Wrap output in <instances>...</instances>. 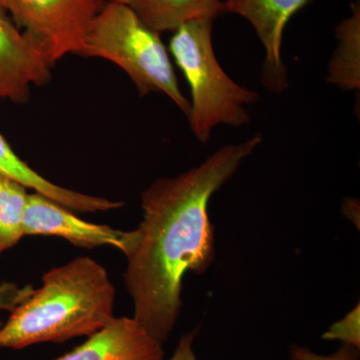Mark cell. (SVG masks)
<instances>
[{
    "label": "cell",
    "instance_id": "9a60e30c",
    "mask_svg": "<svg viewBox=\"0 0 360 360\" xmlns=\"http://www.w3.org/2000/svg\"><path fill=\"white\" fill-rule=\"evenodd\" d=\"M34 288L32 285L18 286L13 283L0 284V328L2 326L1 312L13 311L18 305L27 300Z\"/></svg>",
    "mask_w": 360,
    "mask_h": 360
},
{
    "label": "cell",
    "instance_id": "9c48e42d",
    "mask_svg": "<svg viewBox=\"0 0 360 360\" xmlns=\"http://www.w3.org/2000/svg\"><path fill=\"white\" fill-rule=\"evenodd\" d=\"M162 343L134 317H115L82 345L56 360H163Z\"/></svg>",
    "mask_w": 360,
    "mask_h": 360
},
{
    "label": "cell",
    "instance_id": "2e32d148",
    "mask_svg": "<svg viewBox=\"0 0 360 360\" xmlns=\"http://www.w3.org/2000/svg\"><path fill=\"white\" fill-rule=\"evenodd\" d=\"M359 349L352 345H343L342 347L330 355L314 354L309 348L291 345V360H359Z\"/></svg>",
    "mask_w": 360,
    "mask_h": 360
},
{
    "label": "cell",
    "instance_id": "3957f363",
    "mask_svg": "<svg viewBox=\"0 0 360 360\" xmlns=\"http://www.w3.org/2000/svg\"><path fill=\"white\" fill-rule=\"evenodd\" d=\"M212 18L186 21L174 30L169 52L191 87L188 120L194 136L206 143L219 124L241 127L250 120L246 106L258 94L236 84L221 68L213 47Z\"/></svg>",
    "mask_w": 360,
    "mask_h": 360
},
{
    "label": "cell",
    "instance_id": "ac0fdd59",
    "mask_svg": "<svg viewBox=\"0 0 360 360\" xmlns=\"http://www.w3.org/2000/svg\"><path fill=\"white\" fill-rule=\"evenodd\" d=\"M225 6V11L229 13H236L243 0H221Z\"/></svg>",
    "mask_w": 360,
    "mask_h": 360
},
{
    "label": "cell",
    "instance_id": "8992f818",
    "mask_svg": "<svg viewBox=\"0 0 360 360\" xmlns=\"http://www.w3.org/2000/svg\"><path fill=\"white\" fill-rule=\"evenodd\" d=\"M25 234L58 236L85 250L110 245L124 255H129L136 240L135 231H118L108 225L85 221L65 206L37 193L28 194Z\"/></svg>",
    "mask_w": 360,
    "mask_h": 360
},
{
    "label": "cell",
    "instance_id": "5bb4252c",
    "mask_svg": "<svg viewBox=\"0 0 360 360\" xmlns=\"http://www.w3.org/2000/svg\"><path fill=\"white\" fill-rule=\"evenodd\" d=\"M324 340H340L343 345H352L357 349L360 347L359 305L352 311L335 322L328 333H324Z\"/></svg>",
    "mask_w": 360,
    "mask_h": 360
},
{
    "label": "cell",
    "instance_id": "8fae6325",
    "mask_svg": "<svg viewBox=\"0 0 360 360\" xmlns=\"http://www.w3.org/2000/svg\"><path fill=\"white\" fill-rule=\"evenodd\" d=\"M338 47L328 68V82L343 90L360 87V4L352 6V15L336 26Z\"/></svg>",
    "mask_w": 360,
    "mask_h": 360
},
{
    "label": "cell",
    "instance_id": "ba28073f",
    "mask_svg": "<svg viewBox=\"0 0 360 360\" xmlns=\"http://www.w3.org/2000/svg\"><path fill=\"white\" fill-rule=\"evenodd\" d=\"M310 0H243L236 14L255 28L265 49L262 82L267 89L283 91L288 75L281 59L283 32L290 18Z\"/></svg>",
    "mask_w": 360,
    "mask_h": 360
},
{
    "label": "cell",
    "instance_id": "4fadbf2b",
    "mask_svg": "<svg viewBox=\"0 0 360 360\" xmlns=\"http://www.w3.org/2000/svg\"><path fill=\"white\" fill-rule=\"evenodd\" d=\"M26 187L0 174V257L20 243L25 234L28 193Z\"/></svg>",
    "mask_w": 360,
    "mask_h": 360
},
{
    "label": "cell",
    "instance_id": "5b68a950",
    "mask_svg": "<svg viewBox=\"0 0 360 360\" xmlns=\"http://www.w3.org/2000/svg\"><path fill=\"white\" fill-rule=\"evenodd\" d=\"M108 0H1L16 25L52 65L80 56L94 20Z\"/></svg>",
    "mask_w": 360,
    "mask_h": 360
},
{
    "label": "cell",
    "instance_id": "e0dca14e",
    "mask_svg": "<svg viewBox=\"0 0 360 360\" xmlns=\"http://www.w3.org/2000/svg\"><path fill=\"white\" fill-rule=\"evenodd\" d=\"M196 335H198V329H193L191 333L182 336L174 355L168 360H198L193 349V342Z\"/></svg>",
    "mask_w": 360,
    "mask_h": 360
},
{
    "label": "cell",
    "instance_id": "7c38bea8",
    "mask_svg": "<svg viewBox=\"0 0 360 360\" xmlns=\"http://www.w3.org/2000/svg\"><path fill=\"white\" fill-rule=\"evenodd\" d=\"M0 174L20 182L26 188L32 189L34 193L41 194L65 207H71L77 201V194L75 191L58 186L32 169L14 153L13 149L1 134H0Z\"/></svg>",
    "mask_w": 360,
    "mask_h": 360
},
{
    "label": "cell",
    "instance_id": "6da1fadb",
    "mask_svg": "<svg viewBox=\"0 0 360 360\" xmlns=\"http://www.w3.org/2000/svg\"><path fill=\"white\" fill-rule=\"evenodd\" d=\"M262 142L255 134L226 144L198 167L158 179L141 194L143 220L125 255L124 283L134 319L162 345L179 321L184 274H201L214 257L208 202Z\"/></svg>",
    "mask_w": 360,
    "mask_h": 360
},
{
    "label": "cell",
    "instance_id": "7a4b0ae2",
    "mask_svg": "<svg viewBox=\"0 0 360 360\" xmlns=\"http://www.w3.org/2000/svg\"><path fill=\"white\" fill-rule=\"evenodd\" d=\"M115 288L103 265L77 257L47 271L0 328V348L89 336L115 319Z\"/></svg>",
    "mask_w": 360,
    "mask_h": 360
},
{
    "label": "cell",
    "instance_id": "30bf717a",
    "mask_svg": "<svg viewBox=\"0 0 360 360\" xmlns=\"http://www.w3.org/2000/svg\"><path fill=\"white\" fill-rule=\"evenodd\" d=\"M129 7L148 27L161 33L174 32L195 18L215 20L225 13L221 0H108Z\"/></svg>",
    "mask_w": 360,
    "mask_h": 360
},
{
    "label": "cell",
    "instance_id": "277c9868",
    "mask_svg": "<svg viewBox=\"0 0 360 360\" xmlns=\"http://www.w3.org/2000/svg\"><path fill=\"white\" fill-rule=\"evenodd\" d=\"M80 56L111 61L127 72L139 96L162 92L188 117L191 103L179 89L160 33L129 7L106 1L90 26Z\"/></svg>",
    "mask_w": 360,
    "mask_h": 360
},
{
    "label": "cell",
    "instance_id": "52a82bcc",
    "mask_svg": "<svg viewBox=\"0 0 360 360\" xmlns=\"http://www.w3.org/2000/svg\"><path fill=\"white\" fill-rule=\"evenodd\" d=\"M51 68L44 51L16 25L0 0V98L27 103L32 85L51 80Z\"/></svg>",
    "mask_w": 360,
    "mask_h": 360
}]
</instances>
